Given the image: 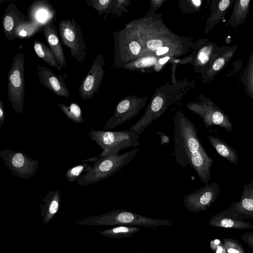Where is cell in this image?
Segmentation results:
<instances>
[{
    "label": "cell",
    "mask_w": 253,
    "mask_h": 253,
    "mask_svg": "<svg viewBox=\"0 0 253 253\" xmlns=\"http://www.w3.org/2000/svg\"><path fill=\"white\" fill-rule=\"evenodd\" d=\"M174 156L177 165H189L201 180L208 184L211 179L210 168L213 163L203 147L193 123L181 112L173 118Z\"/></svg>",
    "instance_id": "obj_1"
},
{
    "label": "cell",
    "mask_w": 253,
    "mask_h": 253,
    "mask_svg": "<svg viewBox=\"0 0 253 253\" xmlns=\"http://www.w3.org/2000/svg\"><path fill=\"white\" fill-rule=\"evenodd\" d=\"M74 223L79 225H126L154 229L158 226H171L175 223L173 220L146 217L123 209L114 210L101 215L89 216Z\"/></svg>",
    "instance_id": "obj_2"
},
{
    "label": "cell",
    "mask_w": 253,
    "mask_h": 253,
    "mask_svg": "<svg viewBox=\"0 0 253 253\" xmlns=\"http://www.w3.org/2000/svg\"><path fill=\"white\" fill-rule=\"evenodd\" d=\"M138 149H134L121 155L113 152L106 156H98L83 162L93 163L91 169L81 175L76 181L77 184L85 186L103 180L114 174L127 165L136 156Z\"/></svg>",
    "instance_id": "obj_3"
},
{
    "label": "cell",
    "mask_w": 253,
    "mask_h": 253,
    "mask_svg": "<svg viewBox=\"0 0 253 253\" xmlns=\"http://www.w3.org/2000/svg\"><path fill=\"white\" fill-rule=\"evenodd\" d=\"M89 134L91 140L103 150L99 157L104 156L113 152L119 153L122 150L135 147L140 144L138 140L139 135L129 129L111 131L91 129Z\"/></svg>",
    "instance_id": "obj_4"
},
{
    "label": "cell",
    "mask_w": 253,
    "mask_h": 253,
    "mask_svg": "<svg viewBox=\"0 0 253 253\" xmlns=\"http://www.w3.org/2000/svg\"><path fill=\"white\" fill-rule=\"evenodd\" d=\"M25 57L22 52L14 54L7 77L8 98L12 109L23 112L25 95Z\"/></svg>",
    "instance_id": "obj_5"
},
{
    "label": "cell",
    "mask_w": 253,
    "mask_h": 253,
    "mask_svg": "<svg viewBox=\"0 0 253 253\" xmlns=\"http://www.w3.org/2000/svg\"><path fill=\"white\" fill-rule=\"evenodd\" d=\"M62 43L70 49L71 56L82 64L86 55L87 47L80 26L74 18L62 20L58 23Z\"/></svg>",
    "instance_id": "obj_6"
},
{
    "label": "cell",
    "mask_w": 253,
    "mask_h": 253,
    "mask_svg": "<svg viewBox=\"0 0 253 253\" xmlns=\"http://www.w3.org/2000/svg\"><path fill=\"white\" fill-rule=\"evenodd\" d=\"M0 156L12 174L20 178H31L39 168V161L30 158L21 151L4 149L0 151Z\"/></svg>",
    "instance_id": "obj_7"
},
{
    "label": "cell",
    "mask_w": 253,
    "mask_h": 253,
    "mask_svg": "<svg viewBox=\"0 0 253 253\" xmlns=\"http://www.w3.org/2000/svg\"><path fill=\"white\" fill-rule=\"evenodd\" d=\"M220 193V187L216 182L207 184L203 187L186 195L183 199L185 209L192 212L205 211L216 200Z\"/></svg>",
    "instance_id": "obj_8"
},
{
    "label": "cell",
    "mask_w": 253,
    "mask_h": 253,
    "mask_svg": "<svg viewBox=\"0 0 253 253\" xmlns=\"http://www.w3.org/2000/svg\"><path fill=\"white\" fill-rule=\"evenodd\" d=\"M191 108L202 118L207 128L216 126L229 132L233 130V126L228 116L212 101L207 100L201 105L193 106Z\"/></svg>",
    "instance_id": "obj_9"
},
{
    "label": "cell",
    "mask_w": 253,
    "mask_h": 253,
    "mask_svg": "<svg viewBox=\"0 0 253 253\" xmlns=\"http://www.w3.org/2000/svg\"><path fill=\"white\" fill-rule=\"evenodd\" d=\"M103 56L97 55L79 87V94L83 99H91L97 92L103 76Z\"/></svg>",
    "instance_id": "obj_10"
},
{
    "label": "cell",
    "mask_w": 253,
    "mask_h": 253,
    "mask_svg": "<svg viewBox=\"0 0 253 253\" xmlns=\"http://www.w3.org/2000/svg\"><path fill=\"white\" fill-rule=\"evenodd\" d=\"M221 212L224 215L236 219H253V179L244 185L240 200L233 203Z\"/></svg>",
    "instance_id": "obj_11"
},
{
    "label": "cell",
    "mask_w": 253,
    "mask_h": 253,
    "mask_svg": "<svg viewBox=\"0 0 253 253\" xmlns=\"http://www.w3.org/2000/svg\"><path fill=\"white\" fill-rule=\"evenodd\" d=\"M28 20L44 28L56 20V10L48 0L33 1L27 10Z\"/></svg>",
    "instance_id": "obj_12"
},
{
    "label": "cell",
    "mask_w": 253,
    "mask_h": 253,
    "mask_svg": "<svg viewBox=\"0 0 253 253\" xmlns=\"http://www.w3.org/2000/svg\"><path fill=\"white\" fill-rule=\"evenodd\" d=\"M38 74L41 84L50 91L60 96L69 97V90L65 84L64 75L58 76L49 68L37 65Z\"/></svg>",
    "instance_id": "obj_13"
},
{
    "label": "cell",
    "mask_w": 253,
    "mask_h": 253,
    "mask_svg": "<svg viewBox=\"0 0 253 253\" xmlns=\"http://www.w3.org/2000/svg\"><path fill=\"white\" fill-rule=\"evenodd\" d=\"M27 20V16L22 13L14 3L8 5L2 15L1 22L4 35L8 41L15 39L14 30L17 24Z\"/></svg>",
    "instance_id": "obj_14"
},
{
    "label": "cell",
    "mask_w": 253,
    "mask_h": 253,
    "mask_svg": "<svg viewBox=\"0 0 253 253\" xmlns=\"http://www.w3.org/2000/svg\"><path fill=\"white\" fill-rule=\"evenodd\" d=\"M138 111L139 107L131 106L128 99L121 101L117 106L114 115L107 120L104 129H110L122 125L134 117Z\"/></svg>",
    "instance_id": "obj_15"
},
{
    "label": "cell",
    "mask_w": 253,
    "mask_h": 253,
    "mask_svg": "<svg viewBox=\"0 0 253 253\" xmlns=\"http://www.w3.org/2000/svg\"><path fill=\"white\" fill-rule=\"evenodd\" d=\"M61 194L58 190H49L42 198L43 204H40V215L43 223H47L53 219L60 208Z\"/></svg>",
    "instance_id": "obj_16"
},
{
    "label": "cell",
    "mask_w": 253,
    "mask_h": 253,
    "mask_svg": "<svg viewBox=\"0 0 253 253\" xmlns=\"http://www.w3.org/2000/svg\"><path fill=\"white\" fill-rule=\"evenodd\" d=\"M46 42L49 45L60 65L63 68L66 66L65 54L62 46L61 40L58 34L53 23L45 26L43 30Z\"/></svg>",
    "instance_id": "obj_17"
},
{
    "label": "cell",
    "mask_w": 253,
    "mask_h": 253,
    "mask_svg": "<svg viewBox=\"0 0 253 253\" xmlns=\"http://www.w3.org/2000/svg\"><path fill=\"white\" fill-rule=\"evenodd\" d=\"M210 225L216 227L253 229V225L244 220L236 219L224 215L221 211L217 213L209 220Z\"/></svg>",
    "instance_id": "obj_18"
},
{
    "label": "cell",
    "mask_w": 253,
    "mask_h": 253,
    "mask_svg": "<svg viewBox=\"0 0 253 253\" xmlns=\"http://www.w3.org/2000/svg\"><path fill=\"white\" fill-rule=\"evenodd\" d=\"M209 140L216 152L222 157L232 164L237 165L238 156L236 151L222 139L213 136H210Z\"/></svg>",
    "instance_id": "obj_19"
},
{
    "label": "cell",
    "mask_w": 253,
    "mask_h": 253,
    "mask_svg": "<svg viewBox=\"0 0 253 253\" xmlns=\"http://www.w3.org/2000/svg\"><path fill=\"white\" fill-rule=\"evenodd\" d=\"M250 0H234L233 9L228 24L232 28L241 25L249 13Z\"/></svg>",
    "instance_id": "obj_20"
},
{
    "label": "cell",
    "mask_w": 253,
    "mask_h": 253,
    "mask_svg": "<svg viewBox=\"0 0 253 253\" xmlns=\"http://www.w3.org/2000/svg\"><path fill=\"white\" fill-rule=\"evenodd\" d=\"M140 229L138 226L120 225L97 232L109 238L121 239L131 237Z\"/></svg>",
    "instance_id": "obj_21"
},
{
    "label": "cell",
    "mask_w": 253,
    "mask_h": 253,
    "mask_svg": "<svg viewBox=\"0 0 253 253\" xmlns=\"http://www.w3.org/2000/svg\"><path fill=\"white\" fill-rule=\"evenodd\" d=\"M33 47L37 55L45 63L58 70L62 68L49 47L38 41L34 42Z\"/></svg>",
    "instance_id": "obj_22"
},
{
    "label": "cell",
    "mask_w": 253,
    "mask_h": 253,
    "mask_svg": "<svg viewBox=\"0 0 253 253\" xmlns=\"http://www.w3.org/2000/svg\"><path fill=\"white\" fill-rule=\"evenodd\" d=\"M43 29L40 25L30 20L22 21L16 26L14 30V36L15 39H29Z\"/></svg>",
    "instance_id": "obj_23"
},
{
    "label": "cell",
    "mask_w": 253,
    "mask_h": 253,
    "mask_svg": "<svg viewBox=\"0 0 253 253\" xmlns=\"http://www.w3.org/2000/svg\"><path fill=\"white\" fill-rule=\"evenodd\" d=\"M238 45H235L232 47H222L221 51L212 63L210 73L215 75L221 70L233 56Z\"/></svg>",
    "instance_id": "obj_24"
},
{
    "label": "cell",
    "mask_w": 253,
    "mask_h": 253,
    "mask_svg": "<svg viewBox=\"0 0 253 253\" xmlns=\"http://www.w3.org/2000/svg\"><path fill=\"white\" fill-rule=\"evenodd\" d=\"M57 104L62 112L70 120L77 123L84 122L83 112L80 106L77 103L71 102L69 105L57 102Z\"/></svg>",
    "instance_id": "obj_25"
},
{
    "label": "cell",
    "mask_w": 253,
    "mask_h": 253,
    "mask_svg": "<svg viewBox=\"0 0 253 253\" xmlns=\"http://www.w3.org/2000/svg\"><path fill=\"white\" fill-rule=\"evenodd\" d=\"M242 82L247 94L253 98V50L250 55L248 63L243 74Z\"/></svg>",
    "instance_id": "obj_26"
},
{
    "label": "cell",
    "mask_w": 253,
    "mask_h": 253,
    "mask_svg": "<svg viewBox=\"0 0 253 253\" xmlns=\"http://www.w3.org/2000/svg\"><path fill=\"white\" fill-rule=\"evenodd\" d=\"M233 2V0H221L218 1L216 7L214 9L213 14L211 16V24L212 25L217 24L222 20L227 11L232 6Z\"/></svg>",
    "instance_id": "obj_27"
},
{
    "label": "cell",
    "mask_w": 253,
    "mask_h": 253,
    "mask_svg": "<svg viewBox=\"0 0 253 253\" xmlns=\"http://www.w3.org/2000/svg\"><path fill=\"white\" fill-rule=\"evenodd\" d=\"M91 165L84 163L70 168L66 173L65 177L69 182H74L84 173L88 171L92 168Z\"/></svg>",
    "instance_id": "obj_28"
},
{
    "label": "cell",
    "mask_w": 253,
    "mask_h": 253,
    "mask_svg": "<svg viewBox=\"0 0 253 253\" xmlns=\"http://www.w3.org/2000/svg\"><path fill=\"white\" fill-rule=\"evenodd\" d=\"M223 243L228 253H245L242 244L235 239L225 238L223 240Z\"/></svg>",
    "instance_id": "obj_29"
},
{
    "label": "cell",
    "mask_w": 253,
    "mask_h": 253,
    "mask_svg": "<svg viewBox=\"0 0 253 253\" xmlns=\"http://www.w3.org/2000/svg\"><path fill=\"white\" fill-rule=\"evenodd\" d=\"M111 1L109 0H86L87 4L96 9L100 15L107 6L110 4Z\"/></svg>",
    "instance_id": "obj_30"
},
{
    "label": "cell",
    "mask_w": 253,
    "mask_h": 253,
    "mask_svg": "<svg viewBox=\"0 0 253 253\" xmlns=\"http://www.w3.org/2000/svg\"><path fill=\"white\" fill-rule=\"evenodd\" d=\"M216 47H214L213 44L209 45L205 47L199 52L198 58L200 63L205 64L208 62L210 57L213 51V48Z\"/></svg>",
    "instance_id": "obj_31"
},
{
    "label": "cell",
    "mask_w": 253,
    "mask_h": 253,
    "mask_svg": "<svg viewBox=\"0 0 253 253\" xmlns=\"http://www.w3.org/2000/svg\"><path fill=\"white\" fill-rule=\"evenodd\" d=\"M157 59L154 56H146L137 60L134 65L137 68H143L153 65L156 62Z\"/></svg>",
    "instance_id": "obj_32"
},
{
    "label": "cell",
    "mask_w": 253,
    "mask_h": 253,
    "mask_svg": "<svg viewBox=\"0 0 253 253\" xmlns=\"http://www.w3.org/2000/svg\"><path fill=\"white\" fill-rule=\"evenodd\" d=\"M210 247L212 250L215 251V253H226L227 252L223 242H221L219 240L211 241L210 243Z\"/></svg>",
    "instance_id": "obj_33"
},
{
    "label": "cell",
    "mask_w": 253,
    "mask_h": 253,
    "mask_svg": "<svg viewBox=\"0 0 253 253\" xmlns=\"http://www.w3.org/2000/svg\"><path fill=\"white\" fill-rule=\"evenodd\" d=\"M147 46L151 50H157L163 47V42L160 40H150L147 42Z\"/></svg>",
    "instance_id": "obj_34"
},
{
    "label": "cell",
    "mask_w": 253,
    "mask_h": 253,
    "mask_svg": "<svg viewBox=\"0 0 253 253\" xmlns=\"http://www.w3.org/2000/svg\"><path fill=\"white\" fill-rule=\"evenodd\" d=\"M241 239L253 251V231L246 232L243 234Z\"/></svg>",
    "instance_id": "obj_35"
},
{
    "label": "cell",
    "mask_w": 253,
    "mask_h": 253,
    "mask_svg": "<svg viewBox=\"0 0 253 253\" xmlns=\"http://www.w3.org/2000/svg\"><path fill=\"white\" fill-rule=\"evenodd\" d=\"M129 49L132 54L137 55L140 51V46L136 42L132 41L129 44Z\"/></svg>",
    "instance_id": "obj_36"
},
{
    "label": "cell",
    "mask_w": 253,
    "mask_h": 253,
    "mask_svg": "<svg viewBox=\"0 0 253 253\" xmlns=\"http://www.w3.org/2000/svg\"><path fill=\"white\" fill-rule=\"evenodd\" d=\"M4 109L3 102L1 99H0V129L1 126L4 124Z\"/></svg>",
    "instance_id": "obj_37"
},
{
    "label": "cell",
    "mask_w": 253,
    "mask_h": 253,
    "mask_svg": "<svg viewBox=\"0 0 253 253\" xmlns=\"http://www.w3.org/2000/svg\"><path fill=\"white\" fill-rule=\"evenodd\" d=\"M169 49L168 47H162L159 48L157 51L156 54L157 55H161L167 53L169 51Z\"/></svg>",
    "instance_id": "obj_38"
},
{
    "label": "cell",
    "mask_w": 253,
    "mask_h": 253,
    "mask_svg": "<svg viewBox=\"0 0 253 253\" xmlns=\"http://www.w3.org/2000/svg\"><path fill=\"white\" fill-rule=\"evenodd\" d=\"M169 59V57H168V56L165 57H164L163 58H161L159 61V63L162 64V65L164 64V63L167 62Z\"/></svg>",
    "instance_id": "obj_39"
},
{
    "label": "cell",
    "mask_w": 253,
    "mask_h": 253,
    "mask_svg": "<svg viewBox=\"0 0 253 253\" xmlns=\"http://www.w3.org/2000/svg\"><path fill=\"white\" fill-rule=\"evenodd\" d=\"M192 2L196 6H200L201 4V1L200 0H192Z\"/></svg>",
    "instance_id": "obj_40"
},
{
    "label": "cell",
    "mask_w": 253,
    "mask_h": 253,
    "mask_svg": "<svg viewBox=\"0 0 253 253\" xmlns=\"http://www.w3.org/2000/svg\"><path fill=\"white\" fill-rule=\"evenodd\" d=\"M136 253H142V252H137Z\"/></svg>",
    "instance_id": "obj_41"
}]
</instances>
